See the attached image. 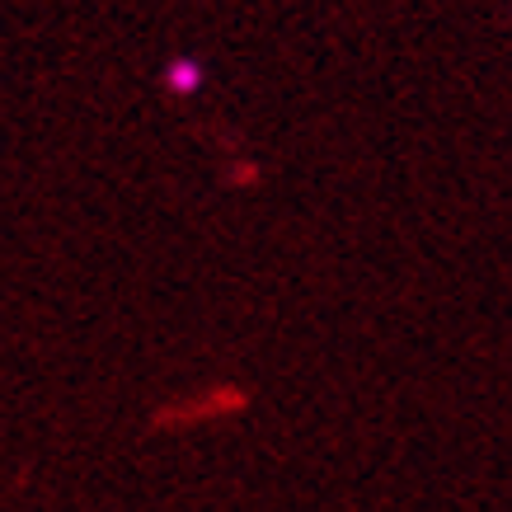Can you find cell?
<instances>
[{
  "mask_svg": "<svg viewBox=\"0 0 512 512\" xmlns=\"http://www.w3.org/2000/svg\"><path fill=\"white\" fill-rule=\"evenodd\" d=\"M160 85H165V94H174V99H193V94H202V85H207V66H202L198 57L179 52V57L165 62Z\"/></svg>",
  "mask_w": 512,
  "mask_h": 512,
  "instance_id": "1",
  "label": "cell"
}]
</instances>
